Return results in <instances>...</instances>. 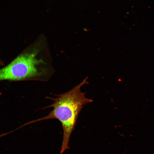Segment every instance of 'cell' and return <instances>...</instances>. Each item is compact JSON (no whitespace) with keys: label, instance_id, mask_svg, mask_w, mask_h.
Masks as SVG:
<instances>
[{"label":"cell","instance_id":"1","mask_svg":"<svg viewBox=\"0 0 154 154\" xmlns=\"http://www.w3.org/2000/svg\"><path fill=\"white\" fill-rule=\"evenodd\" d=\"M87 78H86L69 91L58 95L55 98H52L53 103L46 108L52 107L53 109L48 115L24 124L25 126L43 120L58 119L61 123L63 131L60 154L69 148L70 138L82 109L86 104L93 101L92 99L86 98L85 93L81 91V88L83 85L88 84L87 81Z\"/></svg>","mask_w":154,"mask_h":154},{"label":"cell","instance_id":"2","mask_svg":"<svg viewBox=\"0 0 154 154\" xmlns=\"http://www.w3.org/2000/svg\"><path fill=\"white\" fill-rule=\"evenodd\" d=\"M37 52L20 55L0 71L1 80H19L38 75V66L42 62L36 57Z\"/></svg>","mask_w":154,"mask_h":154}]
</instances>
